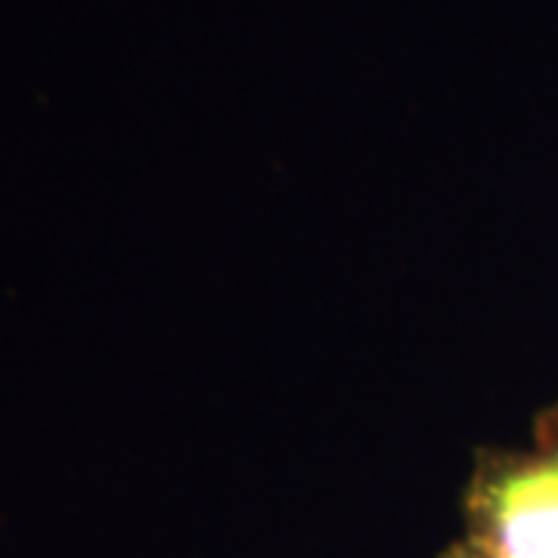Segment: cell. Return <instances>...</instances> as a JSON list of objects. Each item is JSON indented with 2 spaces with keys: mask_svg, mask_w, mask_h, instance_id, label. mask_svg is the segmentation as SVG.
Segmentation results:
<instances>
[{
  "mask_svg": "<svg viewBox=\"0 0 558 558\" xmlns=\"http://www.w3.org/2000/svg\"><path fill=\"white\" fill-rule=\"evenodd\" d=\"M465 539L506 558H558V403L531 450L481 447L462 490Z\"/></svg>",
  "mask_w": 558,
  "mask_h": 558,
  "instance_id": "cell-1",
  "label": "cell"
},
{
  "mask_svg": "<svg viewBox=\"0 0 558 558\" xmlns=\"http://www.w3.org/2000/svg\"><path fill=\"white\" fill-rule=\"evenodd\" d=\"M440 558H506V556L487 553V549H481V546L469 543V539H457V543H450V546L444 549V556Z\"/></svg>",
  "mask_w": 558,
  "mask_h": 558,
  "instance_id": "cell-2",
  "label": "cell"
}]
</instances>
